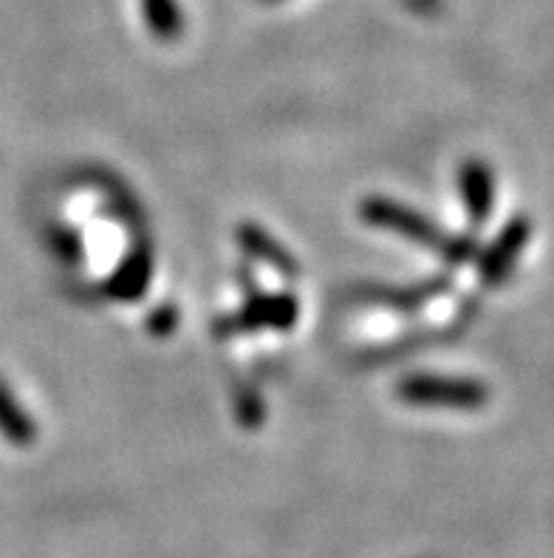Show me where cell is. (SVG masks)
<instances>
[{"instance_id":"cell-1","label":"cell","mask_w":554,"mask_h":558,"mask_svg":"<svg viewBox=\"0 0 554 558\" xmlns=\"http://www.w3.org/2000/svg\"><path fill=\"white\" fill-rule=\"evenodd\" d=\"M359 216L362 221L379 230H391V233L402 235V239L414 241L419 247L430 250V253L442 255L450 267H458L472 255V239L467 235H450L447 230L435 227L428 216L410 210V207L393 202L385 196H371L359 205Z\"/></svg>"},{"instance_id":"cell-2","label":"cell","mask_w":554,"mask_h":558,"mask_svg":"<svg viewBox=\"0 0 554 558\" xmlns=\"http://www.w3.org/2000/svg\"><path fill=\"white\" fill-rule=\"evenodd\" d=\"M399 400L416 409H447V411H476L487 403L490 389L472 377L450 375H407L396 386Z\"/></svg>"},{"instance_id":"cell-3","label":"cell","mask_w":554,"mask_h":558,"mask_svg":"<svg viewBox=\"0 0 554 558\" xmlns=\"http://www.w3.org/2000/svg\"><path fill=\"white\" fill-rule=\"evenodd\" d=\"M297 320L295 295H260L249 292L246 304L232 318L218 320V335L260 332V329H292Z\"/></svg>"},{"instance_id":"cell-4","label":"cell","mask_w":554,"mask_h":558,"mask_svg":"<svg viewBox=\"0 0 554 558\" xmlns=\"http://www.w3.org/2000/svg\"><path fill=\"white\" fill-rule=\"evenodd\" d=\"M235 235H238L241 250H244L249 258H255L258 264H263V267L274 269V272H281V276L286 278L297 276L295 258H292L267 230H260L258 225H249V221H246V225H241L238 230H235Z\"/></svg>"},{"instance_id":"cell-5","label":"cell","mask_w":554,"mask_h":558,"mask_svg":"<svg viewBox=\"0 0 554 558\" xmlns=\"http://www.w3.org/2000/svg\"><path fill=\"white\" fill-rule=\"evenodd\" d=\"M458 187H461L464 207H467V216H470L472 225H484L490 219L492 210V196H495V187H492V170L484 162H464L458 170Z\"/></svg>"},{"instance_id":"cell-6","label":"cell","mask_w":554,"mask_h":558,"mask_svg":"<svg viewBox=\"0 0 554 558\" xmlns=\"http://www.w3.org/2000/svg\"><path fill=\"white\" fill-rule=\"evenodd\" d=\"M527 235H529V225H524L520 219H515L513 225L506 227L504 233L495 239V244L481 255V264H478L481 278L490 283L501 281V278L509 272V267H513L515 255H518L520 247L527 244Z\"/></svg>"},{"instance_id":"cell-7","label":"cell","mask_w":554,"mask_h":558,"mask_svg":"<svg viewBox=\"0 0 554 558\" xmlns=\"http://www.w3.org/2000/svg\"><path fill=\"white\" fill-rule=\"evenodd\" d=\"M150 278H153V258L148 250H136L122 262L108 281V295L120 298V301H139L148 290Z\"/></svg>"},{"instance_id":"cell-8","label":"cell","mask_w":554,"mask_h":558,"mask_svg":"<svg viewBox=\"0 0 554 558\" xmlns=\"http://www.w3.org/2000/svg\"><path fill=\"white\" fill-rule=\"evenodd\" d=\"M0 434L14 446H28L37 437L35 420L21 409V403L14 400V395L3 383H0Z\"/></svg>"},{"instance_id":"cell-9","label":"cell","mask_w":554,"mask_h":558,"mask_svg":"<svg viewBox=\"0 0 554 558\" xmlns=\"http://www.w3.org/2000/svg\"><path fill=\"white\" fill-rule=\"evenodd\" d=\"M141 12H145V23L159 40H176L184 28L182 9L176 0H141Z\"/></svg>"},{"instance_id":"cell-10","label":"cell","mask_w":554,"mask_h":558,"mask_svg":"<svg viewBox=\"0 0 554 558\" xmlns=\"http://www.w3.org/2000/svg\"><path fill=\"white\" fill-rule=\"evenodd\" d=\"M450 287L447 278H439V281H428L421 283V287H405V290H382V292H371V301H379V304L387 306H399V310H416V306L428 304L430 298L442 295L444 290Z\"/></svg>"},{"instance_id":"cell-11","label":"cell","mask_w":554,"mask_h":558,"mask_svg":"<svg viewBox=\"0 0 554 558\" xmlns=\"http://www.w3.org/2000/svg\"><path fill=\"white\" fill-rule=\"evenodd\" d=\"M176 324H178V315L173 306H159V310H156L148 320L150 332H153L156 338H164V335L173 332V329H176Z\"/></svg>"}]
</instances>
